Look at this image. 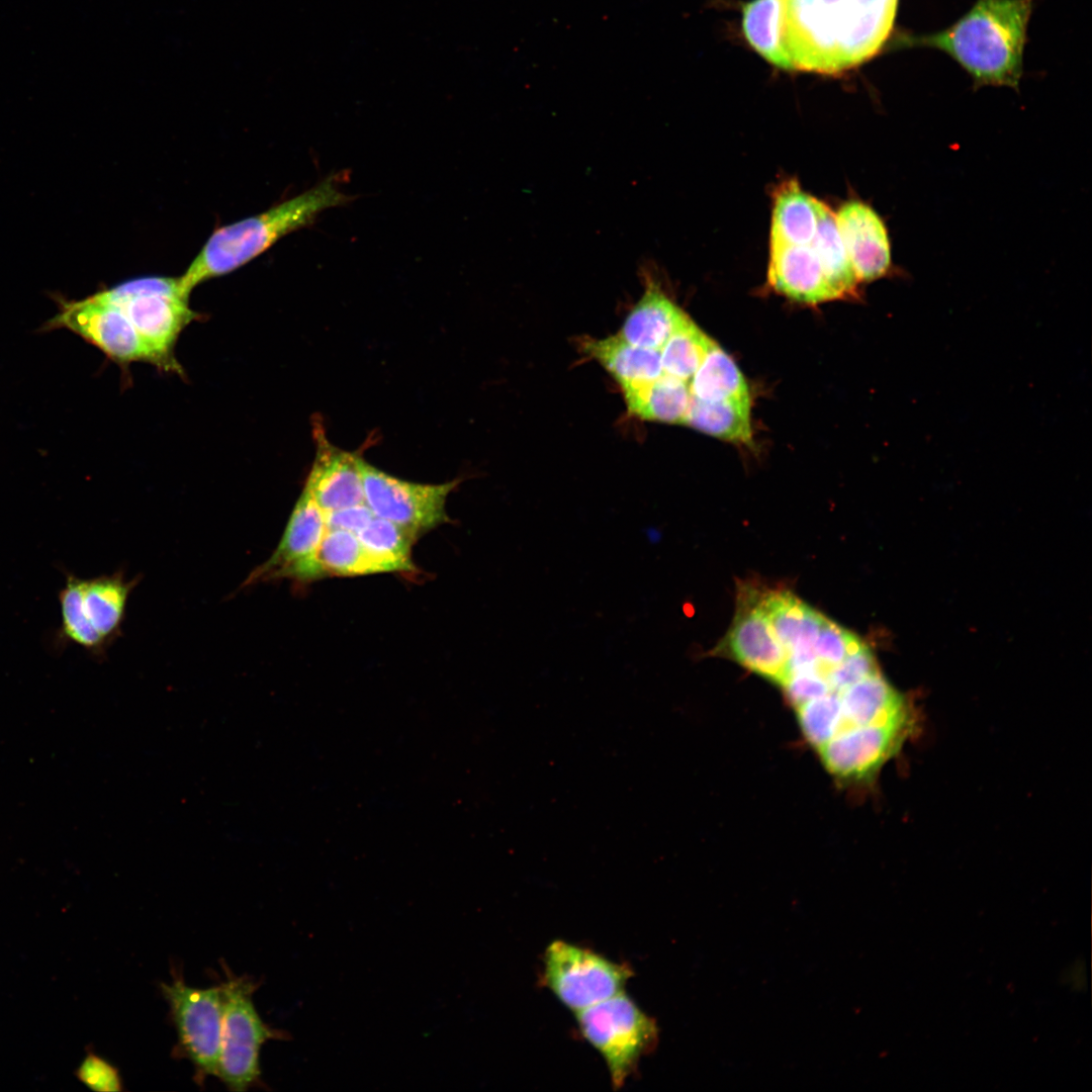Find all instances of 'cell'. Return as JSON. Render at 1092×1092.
<instances>
[{
	"mask_svg": "<svg viewBox=\"0 0 1092 1092\" xmlns=\"http://www.w3.org/2000/svg\"><path fill=\"white\" fill-rule=\"evenodd\" d=\"M899 0H785L783 42L793 71L841 74L888 41Z\"/></svg>",
	"mask_w": 1092,
	"mask_h": 1092,
	"instance_id": "1",
	"label": "cell"
},
{
	"mask_svg": "<svg viewBox=\"0 0 1092 1092\" xmlns=\"http://www.w3.org/2000/svg\"><path fill=\"white\" fill-rule=\"evenodd\" d=\"M1034 0H978L954 24L931 34H902L900 46L939 50L972 77L975 88H1018Z\"/></svg>",
	"mask_w": 1092,
	"mask_h": 1092,
	"instance_id": "2",
	"label": "cell"
},
{
	"mask_svg": "<svg viewBox=\"0 0 1092 1092\" xmlns=\"http://www.w3.org/2000/svg\"><path fill=\"white\" fill-rule=\"evenodd\" d=\"M339 182L338 176L331 175L260 214L217 229L178 277L182 294L189 298L199 283L240 268L284 236L311 223L326 209L349 202L351 197L340 189Z\"/></svg>",
	"mask_w": 1092,
	"mask_h": 1092,
	"instance_id": "3",
	"label": "cell"
},
{
	"mask_svg": "<svg viewBox=\"0 0 1092 1092\" xmlns=\"http://www.w3.org/2000/svg\"><path fill=\"white\" fill-rule=\"evenodd\" d=\"M103 294L127 316L155 359L166 371L179 372L174 347L181 332L199 314L192 310L179 287L178 277L129 280Z\"/></svg>",
	"mask_w": 1092,
	"mask_h": 1092,
	"instance_id": "4",
	"label": "cell"
},
{
	"mask_svg": "<svg viewBox=\"0 0 1092 1092\" xmlns=\"http://www.w3.org/2000/svg\"><path fill=\"white\" fill-rule=\"evenodd\" d=\"M575 1015L581 1035L603 1057L614 1089L623 1087L639 1061L658 1043L655 1019L623 991Z\"/></svg>",
	"mask_w": 1092,
	"mask_h": 1092,
	"instance_id": "5",
	"label": "cell"
},
{
	"mask_svg": "<svg viewBox=\"0 0 1092 1092\" xmlns=\"http://www.w3.org/2000/svg\"><path fill=\"white\" fill-rule=\"evenodd\" d=\"M219 986L222 1019L217 1076L230 1090L244 1091L260 1079L261 1046L269 1039L290 1035L261 1019L252 1000L256 986L250 979L230 976Z\"/></svg>",
	"mask_w": 1092,
	"mask_h": 1092,
	"instance_id": "6",
	"label": "cell"
},
{
	"mask_svg": "<svg viewBox=\"0 0 1092 1092\" xmlns=\"http://www.w3.org/2000/svg\"><path fill=\"white\" fill-rule=\"evenodd\" d=\"M633 972L589 948L552 941L543 956L542 984L577 1012L623 991Z\"/></svg>",
	"mask_w": 1092,
	"mask_h": 1092,
	"instance_id": "7",
	"label": "cell"
},
{
	"mask_svg": "<svg viewBox=\"0 0 1092 1092\" xmlns=\"http://www.w3.org/2000/svg\"><path fill=\"white\" fill-rule=\"evenodd\" d=\"M361 472L364 503L375 517L401 527L417 539L450 522L446 500L460 479L438 484L412 482L392 476L364 459Z\"/></svg>",
	"mask_w": 1092,
	"mask_h": 1092,
	"instance_id": "8",
	"label": "cell"
},
{
	"mask_svg": "<svg viewBox=\"0 0 1092 1092\" xmlns=\"http://www.w3.org/2000/svg\"><path fill=\"white\" fill-rule=\"evenodd\" d=\"M56 299L57 313L44 322L38 332L68 330L117 363L146 361L155 364L152 353L130 321L102 291L79 300Z\"/></svg>",
	"mask_w": 1092,
	"mask_h": 1092,
	"instance_id": "9",
	"label": "cell"
},
{
	"mask_svg": "<svg viewBox=\"0 0 1092 1092\" xmlns=\"http://www.w3.org/2000/svg\"><path fill=\"white\" fill-rule=\"evenodd\" d=\"M161 989L177 1030L179 1053L193 1064L200 1082L207 1076H217L222 1019L220 986L194 988L176 977L170 984L163 983Z\"/></svg>",
	"mask_w": 1092,
	"mask_h": 1092,
	"instance_id": "10",
	"label": "cell"
},
{
	"mask_svg": "<svg viewBox=\"0 0 1092 1092\" xmlns=\"http://www.w3.org/2000/svg\"><path fill=\"white\" fill-rule=\"evenodd\" d=\"M761 590L755 581L737 582L735 616L714 653L727 655L780 687L788 673V655L763 613Z\"/></svg>",
	"mask_w": 1092,
	"mask_h": 1092,
	"instance_id": "11",
	"label": "cell"
},
{
	"mask_svg": "<svg viewBox=\"0 0 1092 1092\" xmlns=\"http://www.w3.org/2000/svg\"><path fill=\"white\" fill-rule=\"evenodd\" d=\"M326 531V513L303 488L277 548L245 585L282 577L311 581L313 558Z\"/></svg>",
	"mask_w": 1092,
	"mask_h": 1092,
	"instance_id": "12",
	"label": "cell"
},
{
	"mask_svg": "<svg viewBox=\"0 0 1092 1092\" xmlns=\"http://www.w3.org/2000/svg\"><path fill=\"white\" fill-rule=\"evenodd\" d=\"M313 438L315 455L304 488L317 506L328 513L364 504L363 458L333 445L317 422Z\"/></svg>",
	"mask_w": 1092,
	"mask_h": 1092,
	"instance_id": "13",
	"label": "cell"
},
{
	"mask_svg": "<svg viewBox=\"0 0 1092 1092\" xmlns=\"http://www.w3.org/2000/svg\"><path fill=\"white\" fill-rule=\"evenodd\" d=\"M835 220L859 282H870L892 269L891 243L886 224L869 204L851 200L835 212Z\"/></svg>",
	"mask_w": 1092,
	"mask_h": 1092,
	"instance_id": "14",
	"label": "cell"
},
{
	"mask_svg": "<svg viewBox=\"0 0 1092 1092\" xmlns=\"http://www.w3.org/2000/svg\"><path fill=\"white\" fill-rule=\"evenodd\" d=\"M767 277L776 291L800 302L815 304L835 299L811 243H770Z\"/></svg>",
	"mask_w": 1092,
	"mask_h": 1092,
	"instance_id": "15",
	"label": "cell"
},
{
	"mask_svg": "<svg viewBox=\"0 0 1092 1092\" xmlns=\"http://www.w3.org/2000/svg\"><path fill=\"white\" fill-rule=\"evenodd\" d=\"M760 605L787 655L814 651L824 615L785 588L762 586Z\"/></svg>",
	"mask_w": 1092,
	"mask_h": 1092,
	"instance_id": "16",
	"label": "cell"
},
{
	"mask_svg": "<svg viewBox=\"0 0 1092 1092\" xmlns=\"http://www.w3.org/2000/svg\"><path fill=\"white\" fill-rule=\"evenodd\" d=\"M581 352L601 364L622 389L653 381L664 372L659 350L635 346L619 334L579 340Z\"/></svg>",
	"mask_w": 1092,
	"mask_h": 1092,
	"instance_id": "17",
	"label": "cell"
},
{
	"mask_svg": "<svg viewBox=\"0 0 1092 1092\" xmlns=\"http://www.w3.org/2000/svg\"><path fill=\"white\" fill-rule=\"evenodd\" d=\"M645 289L618 333L629 343L659 350L675 328L688 316L654 282L645 275Z\"/></svg>",
	"mask_w": 1092,
	"mask_h": 1092,
	"instance_id": "18",
	"label": "cell"
},
{
	"mask_svg": "<svg viewBox=\"0 0 1092 1092\" xmlns=\"http://www.w3.org/2000/svg\"><path fill=\"white\" fill-rule=\"evenodd\" d=\"M622 391L630 415L643 421L685 424L692 400L688 381L663 373Z\"/></svg>",
	"mask_w": 1092,
	"mask_h": 1092,
	"instance_id": "19",
	"label": "cell"
},
{
	"mask_svg": "<svg viewBox=\"0 0 1092 1092\" xmlns=\"http://www.w3.org/2000/svg\"><path fill=\"white\" fill-rule=\"evenodd\" d=\"M820 203L796 181L784 182L775 193L770 243L809 245L817 231Z\"/></svg>",
	"mask_w": 1092,
	"mask_h": 1092,
	"instance_id": "20",
	"label": "cell"
},
{
	"mask_svg": "<svg viewBox=\"0 0 1092 1092\" xmlns=\"http://www.w3.org/2000/svg\"><path fill=\"white\" fill-rule=\"evenodd\" d=\"M385 572L357 535L327 529L312 563V580L326 576H358Z\"/></svg>",
	"mask_w": 1092,
	"mask_h": 1092,
	"instance_id": "21",
	"label": "cell"
},
{
	"mask_svg": "<svg viewBox=\"0 0 1092 1092\" xmlns=\"http://www.w3.org/2000/svg\"><path fill=\"white\" fill-rule=\"evenodd\" d=\"M785 0H752L742 9V29L750 47L770 65L793 71L783 42Z\"/></svg>",
	"mask_w": 1092,
	"mask_h": 1092,
	"instance_id": "22",
	"label": "cell"
},
{
	"mask_svg": "<svg viewBox=\"0 0 1092 1092\" xmlns=\"http://www.w3.org/2000/svg\"><path fill=\"white\" fill-rule=\"evenodd\" d=\"M684 425L725 441L750 446V397L703 401L692 396Z\"/></svg>",
	"mask_w": 1092,
	"mask_h": 1092,
	"instance_id": "23",
	"label": "cell"
},
{
	"mask_svg": "<svg viewBox=\"0 0 1092 1092\" xmlns=\"http://www.w3.org/2000/svg\"><path fill=\"white\" fill-rule=\"evenodd\" d=\"M130 588L120 574L83 579V612L106 643L119 630Z\"/></svg>",
	"mask_w": 1092,
	"mask_h": 1092,
	"instance_id": "24",
	"label": "cell"
},
{
	"mask_svg": "<svg viewBox=\"0 0 1092 1092\" xmlns=\"http://www.w3.org/2000/svg\"><path fill=\"white\" fill-rule=\"evenodd\" d=\"M811 246L822 264L835 299L855 294L859 281L839 234L835 212L823 202L820 203L819 222Z\"/></svg>",
	"mask_w": 1092,
	"mask_h": 1092,
	"instance_id": "25",
	"label": "cell"
},
{
	"mask_svg": "<svg viewBox=\"0 0 1092 1092\" xmlns=\"http://www.w3.org/2000/svg\"><path fill=\"white\" fill-rule=\"evenodd\" d=\"M692 396L703 401L749 398L746 381L732 358L717 344L690 380Z\"/></svg>",
	"mask_w": 1092,
	"mask_h": 1092,
	"instance_id": "26",
	"label": "cell"
},
{
	"mask_svg": "<svg viewBox=\"0 0 1092 1092\" xmlns=\"http://www.w3.org/2000/svg\"><path fill=\"white\" fill-rule=\"evenodd\" d=\"M356 535L385 572L415 569L412 547L417 538L401 527L374 516Z\"/></svg>",
	"mask_w": 1092,
	"mask_h": 1092,
	"instance_id": "27",
	"label": "cell"
},
{
	"mask_svg": "<svg viewBox=\"0 0 1092 1092\" xmlns=\"http://www.w3.org/2000/svg\"><path fill=\"white\" fill-rule=\"evenodd\" d=\"M715 344L688 315L660 349L663 372L690 383Z\"/></svg>",
	"mask_w": 1092,
	"mask_h": 1092,
	"instance_id": "28",
	"label": "cell"
},
{
	"mask_svg": "<svg viewBox=\"0 0 1092 1092\" xmlns=\"http://www.w3.org/2000/svg\"><path fill=\"white\" fill-rule=\"evenodd\" d=\"M82 593L83 578L67 573L65 585L59 593L61 626L57 639L63 646L73 643L98 654L104 650L106 641L86 618L82 607Z\"/></svg>",
	"mask_w": 1092,
	"mask_h": 1092,
	"instance_id": "29",
	"label": "cell"
},
{
	"mask_svg": "<svg viewBox=\"0 0 1092 1092\" xmlns=\"http://www.w3.org/2000/svg\"><path fill=\"white\" fill-rule=\"evenodd\" d=\"M862 644L855 634L826 617L814 643L820 676L827 681L831 670Z\"/></svg>",
	"mask_w": 1092,
	"mask_h": 1092,
	"instance_id": "30",
	"label": "cell"
},
{
	"mask_svg": "<svg viewBox=\"0 0 1092 1092\" xmlns=\"http://www.w3.org/2000/svg\"><path fill=\"white\" fill-rule=\"evenodd\" d=\"M880 671L872 650L863 643L835 666L827 677L831 692L841 700L844 690Z\"/></svg>",
	"mask_w": 1092,
	"mask_h": 1092,
	"instance_id": "31",
	"label": "cell"
},
{
	"mask_svg": "<svg viewBox=\"0 0 1092 1092\" xmlns=\"http://www.w3.org/2000/svg\"><path fill=\"white\" fill-rule=\"evenodd\" d=\"M76 1078L94 1091L118 1092L123 1090L122 1080L116 1067L89 1051L75 1071Z\"/></svg>",
	"mask_w": 1092,
	"mask_h": 1092,
	"instance_id": "32",
	"label": "cell"
},
{
	"mask_svg": "<svg viewBox=\"0 0 1092 1092\" xmlns=\"http://www.w3.org/2000/svg\"><path fill=\"white\" fill-rule=\"evenodd\" d=\"M374 517L364 504L326 513V526L330 530H345L357 534Z\"/></svg>",
	"mask_w": 1092,
	"mask_h": 1092,
	"instance_id": "33",
	"label": "cell"
}]
</instances>
